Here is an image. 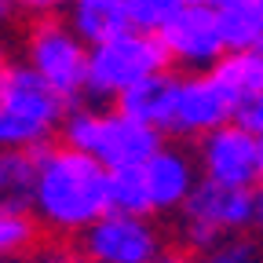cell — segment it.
I'll return each instance as SVG.
<instances>
[{"label": "cell", "instance_id": "cell-1", "mask_svg": "<svg viewBox=\"0 0 263 263\" xmlns=\"http://www.w3.org/2000/svg\"><path fill=\"white\" fill-rule=\"evenodd\" d=\"M33 209L55 230H84L110 212V168L70 146H41Z\"/></svg>", "mask_w": 263, "mask_h": 263}, {"label": "cell", "instance_id": "cell-2", "mask_svg": "<svg viewBox=\"0 0 263 263\" xmlns=\"http://www.w3.org/2000/svg\"><path fill=\"white\" fill-rule=\"evenodd\" d=\"M168 51L150 33H124V37L99 44L88 55V95L95 99H121L128 88L143 84L146 77H157L168 70Z\"/></svg>", "mask_w": 263, "mask_h": 263}, {"label": "cell", "instance_id": "cell-3", "mask_svg": "<svg viewBox=\"0 0 263 263\" xmlns=\"http://www.w3.org/2000/svg\"><path fill=\"white\" fill-rule=\"evenodd\" d=\"M88 55L91 48L59 18H41L26 37V66L41 73L66 103L88 88Z\"/></svg>", "mask_w": 263, "mask_h": 263}, {"label": "cell", "instance_id": "cell-4", "mask_svg": "<svg viewBox=\"0 0 263 263\" xmlns=\"http://www.w3.org/2000/svg\"><path fill=\"white\" fill-rule=\"evenodd\" d=\"M81 249L91 263H154L161 256V238L150 219L106 212L81 234Z\"/></svg>", "mask_w": 263, "mask_h": 263}, {"label": "cell", "instance_id": "cell-5", "mask_svg": "<svg viewBox=\"0 0 263 263\" xmlns=\"http://www.w3.org/2000/svg\"><path fill=\"white\" fill-rule=\"evenodd\" d=\"M241 103L216 73H194L179 81L176 110H172V128L176 136H209V132L223 128L238 117Z\"/></svg>", "mask_w": 263, "mask_h": 263}, {"label": "cell", "instance_id": "cell-6", "mask_svg": "<svg viewBox=\"0 0 263 263\" xmlns=\"http://www.w3.org/2000/svg\"><path fill=\"white\" fill-rule=\"evenodd\" d=\"M157 41L164 44L172 62L190 66L197 73H212L227 59V44H223V33H219L216 8H183L161 29Z\"/></svg>", "mask_w": 263, "mask_h": 263}, {"label": "cell", "instance_id": "cell-7", "mask_svg": "<svg viewBox=\"0 0 263 263\" xmlns=\"http://www.w3.org/2000/svg\"><path fill=\"white\" fill-rule=\"evenodd\" d=\"M197 157H201L205 179H212V183L252 190V183L259 179V172H256V136L238 121L209 132L201 139V146H197Z\"/></svg>", "mask_w": 263, "mask_h": 263}, {"label": "cell", "instance_id": "cell-8", "mask_svg": "<svg viewBox=\"0 0 263 263\" xmlns=\"http://www.w3.org/2000/svg\"><path fill=\"white\" fill-rule=\"evenodd\" d=\"M161 150V132L150 124H139L124 114H99L95 146L91 157L103 168H143V164Z\"/></svg>", "mask_w": 263, "mask_h": 263}, {"label": "cell", "instance_id": "cell-9", "mask_svg": "<svg viewBox=\"0 0 263 263\" xmlns=\"http://www.w3.org/2000/svg\"><path fill=\"white\" fill-rule=\"evenodd\" d=\"M186 223H205L219 234L227 230H241L256 223V194L241 186H223L212 179H197L190 201L183 205Z\"/></svg>", "mask_w": 263, "mask_h": 263}, {"label": "cell", "instance_id": "cell-10", "mask_svg": "<svg viewBox=\"0 0 263 263\" xmlns=\"http://www.w3.org/2000/svg\"><path fill=\"white\" fill-rule=\"evenodd\" d=\"M0 110H11L55 128L66 121V99L29 66H4V73H0Z\"/></svg>", "mask_w": 263, "mask_h": 263}, {"label": "cell", "instance_id": "cell-11", "mask_svg": "<svg viewBox=\"0 0 263 263\" xmlns=\"http://www.w3.org/2000/svg\"><path fill=\"white\" fill-rule=\"evenodd\" d=\"M143 168H146V186H150L154 212H172V209H183L190 201V194L197 186V176H194V161L183 150L161 146Z\"/></svg>", "mask_w": 263, "mask_h": 263}, {"label": "cell", "instance_id": "cell-12", "mask_svg": "<svg viewBox=\"0 0 263 263\" xmlns=\"http://www.w3.org/2000/svg\"><path fill=\"white\" fill-rule=\"evenodd\" d=\"M176 95H179V77H172L168 70L157 73V77H146L143 84L128 88L121 99H117V114L139 121V124H150V128H172V110H176Z\"/></svg>", "mask_w": 263, "mask_h": 263}, {"label": "cell", "instance_id": "cell-13", "mask_svg": "<svg viewBox=\"0 0 263 263\" xmlns=\"http://www.w3.org/2000/svg\"><path fill=\"white\" fill-rule=\"evenodd\" d=\"M70 26L88 48L110 44L124 33H132V18H128V0H73L70 8Z\"/></svg>", "mask_w": 263, "mask_h": 263}, {"label": "cell", "instance_id": "cell-14", "mask_svg": "<svg viewBox=\"0 0 263 263\" xmlns=\"http://www.w3.org/2000/svg\"><path fill=\"white\" fill-rule=\"evenodd\" d=\"M216 18L230 55L263 48V0H223Z\"/></svg>", "mask_w": 263, "mask_h": 263}, {"label": "cell", "instance_id": "cell-15", "mask_svg": "<svg viewBox=\"0 0 263 263\" xmlns=\"http://www.w3.org/2000/svg\"><path fill=\"white\" fill-rule=\"evenodd\" d=\"M37 190V154L33 150H0V212H18L33 205Z\"/></svg>", "mask_w": 263, "mask_h": 263}, {"label": "cell", "instance_id": "cell-16", "mask_svg": "<svg viewBox=\"0 0 263 263\" xmlns=\"http://www.w3.org/2000/svg\"><path fill=\"white\" fill-rule=\"evenodd\" d=\"M110 212L139 216V219H146L154 212L146 168H114L110 172Z\"/></svg>", "mask_w": 263, "mask_h": 263}, {"label": "cell", "instance_id": "cell-17", "mask_svg": "<svg viewBox=\"0 0 263 263\" xmlns=\"http://www.w3.org/2000/svg\"><path fill=\"white\" fill-rule=\"evenodd\" d=\"M212 73L238 95V103H249L252 95L263 91V48L259 51H241V55H227Z\"/></svg>", "mask_w": 263, "mask_h": 263}, {"label": "cell", "instance_id": "cell-18", "mask_svg": "<svg viewBox=\"0 0 263 263\" xmlns=\"http://www.w3.org/2000/svg\"><path fill=\"white\" fill-rule=\"evenodd\" d=\"M48 136H51L48 124L11 114V110H0V150H41Z\"/></svg>", "mask_w": 263, "mask_h": 263}, {"label": "cell", "instance_id": "cell-19", "mask_svg": "<svg viewBox=\"0 0 263 263\" xmlns=\"http://www.w3.org/2000/svg\"><path fill=\"white\" fill-rule=\"evenodd\" d=\"M186 4L183 0H128V18L136 33H150V37H161V29L168 26Z\"/></svg>", "mask_w": 263, "mask_h": 263}, {"label": "cell", "instance_id": "cell-20", "mask_svg": "<svg viewBox=\"0 0 263 263\" xmlns=\"http://www.w3.org/2000/svg\"><path fill=\"white\" fill-rule=\"evenodd\" d=\"M33 241V223L18 212H0V256H15Z\"/></svg>", "mask_w": 263, "mask_h": 263}, {"label": "cell", "instance_id": "cell-21", "mask_svg": "<svg viewBox=\"0 0 263 263\" xmlns=\"http://www.w3.org/2000/svg\"><path fill=\"white\" fill-rule=\"evenodd\" d=\"M183 238H186L190 252H201V249H216L223 234H219V230H212V227H205V223H186Z\"/></svg>", "mask_w": 263, "mask_h": 263}, {"label": "cell", "instance_id": "cell-22", "mask_svg": "<svg viewBox=\"0 0 263 263\" xmlns=\"http://www.w3.org/2000/svg\"><path fill=\"white\" fill-rule=\"evenodd\" d=\"M238 124H245L252 136H263V91L252 95L249 103H241V110H238Z\"/></svg>", "mask_w": 263, "mask_h": 263}, {"label": "cell", "instance_id": "cell-23", "mask_svg": "<svg viewBox=\"0 0 263 263\" xmlns=\"http://www.w3.org/2000/svg\"><path fill=\"white\" fill-rule=\"evenodd\" d=\"M209 263H263V259H256V252H252V249L230 245V249H216Z\"/></svg>", "mask_w": 263, "mask_h": 263}, {"label": "cell", "instance_id": "cell-24", "mask_svg": "<svg viewBox=\"0 0 263 263\" xmlns=\"http://www.w3.org/2000/svg\"><path fill=\"white\" fill-rule=\"evenodd\" d=\"M11 4H18V8L29 11V15H55V11H62V8H70L73 0H11Z\"/></svg>", "mask_w": 263, "mask_h": 263}, {"label": "cell", "instance_id": "cell-25", "mask_svg": "<svg viewBox=\"0 0 263 263\" xmlns=\"http://www.w3.org/2000/svg\"><path fill=\"white\" fill-rule=\"evenodd\" d=\"M154 263H197V256L190 249H172V252H161Z\"/></svg>", "mask_w": 263, "mask_h": 263}, {"label": "cell", "instance_id": "cell-26", "mask_svg": "<svg viewBox=\"0 0 263 263\" xmlns=\"http://www.w3.org/2000/svg\"><path fill=\"white\" fill-rule=\"evenodd\" d=\"M256 172H259V186H263V136H256Z\"/></svg>", "mask_w": 263, "mask_h": 263}, {"label": "cell", "instance_id": "cell-27", "mask_svg": "<svg viewBox=\"0 0 263 263\" xmlns=\"http://www.w3.org/2000/svg\"><path fill=\"white\" fill-rule=\"evenodd\" d=\"M183 4H186V8H219L223 0H183Z\"/></svg>", "mask_w": 263, "mask_h": 263}, {"label": "cell", "instance_id": "cell-28", "mask_svg": "<svg viewBox=\"0 0 263 263\" xmlns=\"http://www.w3.org/2000/svg\"><path fill=\"white\" fill-rule=\"evenodd\" d=\"M256 227L263 230V186H259V194H256Z\"/></svg>", "mask_w": 263, "mask_h": 263}, {"label": "cell", "instance_id": "cell-29", "mask_svg": "<svg viewBox=\"0 0 263 263\" xmlns=\"http://www.w3.org/2000/svg\"><path fill=\"white\" fill-rule=\"evenodd\" d=\"M8 11H11V0H0V22L8 18Z\"/></svg>", "mask_w": 263, "mask_h": 263}, {"label": "cell", "instance_id": "cell-30", "mask_svg": "<svg viewBox=\"0 0 263 263\" xmlns=\"http://www.w3.org/2000/svg\"><path fill=\"white\" fill-rule=\"evenodd\" d=\"M0 73H4V44H0Z\"/></svg>", "mask_w": 263, "mask_h": 263}]
</instances>
